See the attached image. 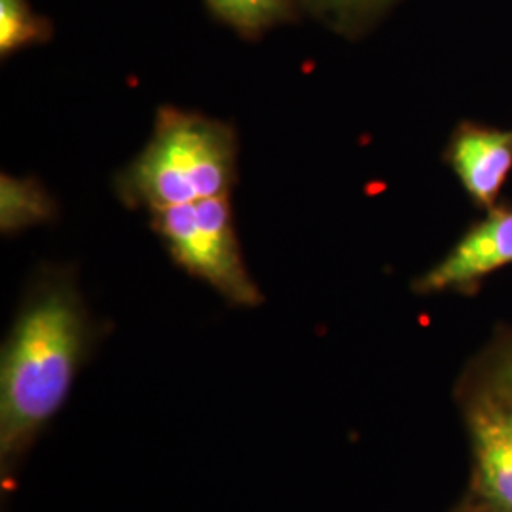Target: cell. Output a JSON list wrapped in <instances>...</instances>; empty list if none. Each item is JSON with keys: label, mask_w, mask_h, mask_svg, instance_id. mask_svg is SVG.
Instances as JSON below:
<instances>
[{"label": "cell", "mask_w": 512, "mask_h": 512, "mask_svg": "<svg viewBox=\"0 0 512 512\" xmlns=\"http://www.w3.org/2000/svg\"><path fill=\"white\" fill-rule=\"evenodd\" d=\"M101 329L67 270L29 285L0 353V480L10 488L69 401Z\"/></svg>", "instance_id": "1"}, {"label": "cell", "mask_w": 512, "mask_h": 512, "mask_svg": "<svg viewBox=\"0 0 512 512\" xmlns=\"http://www.w3.org/2000/svg\"><path fill=\"white\" fill-rule=\"evenodd\" d=\"M238 175V139L224 122L181 109L160 110L143 152L118 177L129 207L150 213L228 196Z\"/></svg>", "instance_id": "2"}, {"label": "cell", "mask_w": 512, "mask_h": 512, "mask_svg": "<svg viewBox=\"0 0 512 512\" xmlns=\"http://www.w3.org/2000/svg\"><path fill=\"white\" fill-rule=\"evenodd\" d=\"M152 226L175 264L228 304L255 308L264 302L241 255L228 196L154 211Z\"/></svg>", "instance_id": "3"}, {"label": "cell", "mask_w": 512, "mask_h": 512, "mask_svg": "<svg viewBox=\"0 0 512 512\" xmlns=\"http://www.w3.org/2000/svg\"><path fill=\"white\" fill-rule=\"evenodd\" d=\"M512 264V207L495 205L431 270L414 281L420 294L469 293L497 270Z\"/></svg>", "instance_id": "4"}, {"label": "cell", "mask_w": 512, "mask_h": 512, "mask_svg": "<svg viewBox=\"0 0 512 512\" xmlns=\"http://www.w3.org/2000/svg\"><path fill=\"white\" fill-rule=\"evenodd\" d=\"M467 421L478 499L490 512H512V403L480 382Z\"/></svg>", "instance_id": "5"}, {"label": "cell", "mask_w": 512, "mask_h": 512, "mask_svg": "<svg viewBox=\"0 0 512 512\" xmlns=\"http://www.w3.org/2000/svg\"><path fill=\"white\" fill-rule=\"evenodd\" d=\"M446 162L469 198L490 211L511 177L512 129L461 122L446 147Z\"/></svg>", "instance_id": "6"}, {"label": "cell", "mask_w": 512, "mask_h": 512, "mask_svg": "<svg viewBox=\"0 0 512 512\" xmlns=\"http://www.w3.org/2000/svg\"><path fill=\"white\" fill-rule=\"evenodd\" d=\"M54 198L42 184L27 177L2 175L0 179V228L2 234L12 236L21 230L54 219Z\"/></svg>", "instance_id": "7"}, {"label": "cell", "mask_w": 512, "mask_h": 512, "mask_svg": "<svg viewBox=\"0 0 512 512\" xmlns=\"http://www.w3.org/2000/svg\"><path fill=\"white\" fill-rule=\"evenodd\" d=\"M205 4L245 38L260 37L296 14V0H205Z\"/></svg>", "instance_id": "8"}, {"label": "cell", "mask_w": 512, "mask_h": 512, "mask_svg": "<svg viewBox=\"0 0 512 512\" xmlns=\"http://www.w3.org/2000/svg\"><path fill=\"white\" fill-rule=\"evenodd\" d=\"M52 37V25L40 18L31 0H0V54H16L18 50L37 46Z\"/></svg>", "instance_id": "9"}, {"label": "cell", "mask_w": 512, "mask_h": 512, "mask_svg": "<svg viewBox=\"0 0 512 512\" xmlns=\"http://www.w3.org/2000/svg\"><path fill=\"white\" fill-rule=\"evenodd\" d=\"M480 382L512 403V334L497 342L480 368Z\"/></svg>", "instance_id": "10"}, {"label": "cell", "mask_w": 512, "mask_h": 512, "mask_svg": "<svg viewBox=\"0 0 512 512\" xmlns=\"http://www.w3.org/2000/svg\"><path fill=\"white\" fill-rule=\"evenodd\" d=\"M393 0H338L329 23L340 31H355L382 14Z\"/></svg>", "instance_id": "11"}, {"label": "cell", "mask_w": 512, "mask_h": 512, "mask_svg": "<svg viewBox=\"0 0 512 512\" xmlns=\"http://www.w3.org/2000/svg\"><path fill=\"white\" fill-rule=\"evenodd\" d=\"M300 2H302L308 10H311L313 14L321 16V18L327 19V21H329L332 12H334V8H336V4H338V0H300Z\"/></svg>", "instance_id": "12"}]
</instances>
